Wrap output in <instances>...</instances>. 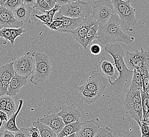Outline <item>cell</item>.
<instances>
[{
    "label": "cell",
    "instance_id": "6da1fadb",
    "mask_svg": "<svg viewBox=\"0 0 149 137\" xmlns=\"http://www.w3.org/2000/svg\"><path fill=\"white\" fill-rule=\"evenodd\" d=\"M104 50L112 56L114 66L118 72V77L113 81L109 80L110 83L109 90L118 94L123 91L127 86H130L133 70L126 66L124 61L125 51L118 43L106 44Z\"/></svg>",
    "mask_w": 149,
    "mask_h": 137
},
{
    "label": "cell",
    "instance_id": "7a4b0ae2",
    "mask_svg": "<svg viewBox=\"0 0 149 137\" xmlns=\"http://www.w3.org/2000/svg\"><path fill=\"white\" fill-rule=\"evenodd\" d=\"M97 40L102 45L115 42L128 45L134 41V38L124 33L120 27L119 17L114 13L105 24L99 27Z\"/></svg>",
    "mask_w": 149,
    "mask_h": 137
},
{
    "label": "cell",
    "instance_id": "3957f363",
    "mask_svg": "<svg viewBox=\"0 0 149 137\" xmlns=\"http://www.w3.org/2000/svg\"><path fill=\"white\" fill-rule=\"evenodd\" d=\"M115 13L120 19L121 29L127 31H132L136 23V10L132 8L130 0H111Z\"/></svg>",
    "mask_w": 149,
    "mask_h": 137
},
{
    "label": "cell",
    "instance_id": "277c9868",
    "mask_svg": "<svg viewBox=\"0 0 149 137\" xmlns=\"http://www.w3.org/2000/svg\"><path fill=\"white\" fill-rule=\"evenodd\" d=\"M35 58V71L32 74L30 81L35 85L44 82L49 78L52 71V63L49 57L39 52H33Z\"/></svg>",
    "mask_w": 149,
    "mask_h": 137
},
{
    "label": "cell",
    "instance_id": "5b68a950",
    "mask_svg": "<svg viewBox=\"0 0 149 137\" xmlns=\"http://www.w3.org/2000/svg\"><path fill=\"white\" fill-rule=\"evenodd\" d=\"M89 2L92 8V16L99 27L105 24L115 13L111 0H97Z\"/></svg>",
    "mask_w": 149,
    "mask_h": 137
},
{
    "label": "cell",
    "instance_id": "8992f818",
    "mask_svg": "<svg viewBox=\"0 0 149 137\" xmlns=\"http://www.w3.org/2000/svg\"><path fill=\"white\" fill-rule=\"evenodd\" d=\"M58 12L60 15L70 18L85 17L92 15V10L88 2L78 1L61 6Z\"/></svg>",
    "mask_w": 149,
    "mask_h": 137
},
{
    "label": "cell",
    "instance_id": "52a82bcc",
    "mask_svg": "<svg viewBox=\"0 0 149 137\" xmlns=\"http://www.w3.org/2000/svg\"><path fill=\"white\" fill-rule=\"evenodd\" d=\"M124 61L126 66L130 70L131 68L136 69L141 67L149 68V52L143 49L136 50L133 52H125Z\"/></svg>",
    "mask_w": 149,
    "mask_h": 137
},
{
    "label": "cell",
    "instance_id": "ba28073f",
    "mask_svg": "<svg viewBox=\"0 0 149 137\" xmlns=\"http://www.w3.org/2000/svg\"><path fill=\"white\" fill-rule=\"evenodd\" d=\"M35 58L33 53L28 52L17 58L13 64L15 72L22 76L28 77L35 71Z\"/></svg>",
    "mask_w": 149,
    "mask_h": 137
},
{
    "label": "cell",
    "instance_id": "9c48e42d",
    "mask_svg": "<svg viewBox=\"0 0 149 137\" xmlns=\"http://www.w3.org/2000/svg\"><path fill=\"white\" fill-rule=\"evenodd\" d=\"M108 82L109 80L106 77L95 70L92 72L83 86L96 92L101 97L106 90Z\"/></svg>",
    "mask_w": 149,
    "mask_h": 137
},
{
    "label": "cell",
    "instance_id": "30bf717a",
    "mask_svg": "<svg viewBox=\"0 0 149 137\" xmlns=\"http://www.w3.org/2000/svg\"><path fill=\"white\" fill-rule=\"evenodd\" d=\"M96 23V21L93 17L92 15H91L88 17H84L79 25L70 33L78 43H79L85 50L86 49L85 42L86 34L88 30Z\"/></svg>",
    "mask_w": 149,
    "mask_h": 137
},
{
    "label": "cell",
    "instance_id": "8fae6325",
    "mask_svg": "<svg viewBox=\"0 0 149 137\" xmlns=\"http://www.w3.org/2000/svg\"><path fill=\"white\" fill-rule=\"evenodd\" d=\"M60 111L57 113L61 118L65 125L79 121L82 114L80 110L74 105H63L60 108Z\"/></svg>",
    "mask_w": 149,
    "mask_h": 137
},
{
    "label": "cell",
    "instance_id": "7c38bea8",
    "mask_svg": "<svg viewBox=\"0 0 149 137\" xmlns=\"http://www.w3.org/2000/svg\"><path fill=\"white\" fill-rule=\"evenodd\" d=\"M24 23L15 18L13 12L0 6V25L6 28H22Z\"/></svg>",
    "mask_w": 149,
    "mask_h": 137
},
{
    "label": "cell",
    "instance_id": "4fadbf2b",
    "mask_svg": "<svg viewBox=\"0 0 149 137\" xmlns=\"http://www.w3.org/2000/svg\"><path fill=\"white\" fill-rule=\"evenodd\" d=\"M100 128V120L97 118L84 121L76 133V137H94Z\"/></svg>",
    "mask_w": 149,
    "mask_h": 137
},
{
    "label": "cell",
    "instance_id": "5bb4252c",
    "mask_svg": "<svg viewBox=\"0 0 149 137\" xmlns=\"http://www.w3.org/2000/svg\"><path fill=\"white\" fill-rule=\"evenodd\" d=\"M55 20L63 21V24L57 29V31L61 33H71L74 30L76 29L79 25L80 22L83 20L84 17L79 18H70L66 17L60 15L58 11L56 14Z\"/></svg>",
    "mask_w": 149,
    "mask_h": 137
},
{
    "label": "cell",
    "instance_id": "9a60e30c",
    "mask_svg": "<svg viewBox=\"0 0 149 137\" xmlns=\"http://www.w3.org/2000/svg\"><path fill=\"white\" fill-rule=\"evenodd\" d=\"M37 120L40 122L49 127L57 135L65 126L63 120L57 113L45 115L42 117L38 118Z\"/></svg>",
    "mask_w": 149,
    "mask_h": 137
},
{
    "label": "cell",
    "instance_id": "2e32d148",
    "mask_svg": "<svg viewBox=\"0 0 149 137\" xmlns=\"http://www.w3.org/2000/svg\"><path fill=\"white\" fill-rule=\"evenodd\" d=\"M96 68V71L103 76L108 77V80H114L116 77V70L114 64L107 59L105 57H104L100 62L95 64Z\"/></svg>",
    "mask_w": 149,
    "mask_h": 137
},
{
    "label": "cell",
    "instance_id": "e0dca14e",
    "mask_svg": "<svg viewBox=\"0 0 149 137\" xmlns=\"http://www.w3.org/2000/svg\"><path fill=\"white\" fill-rule=\"evenodd\" d=\"M28 77L15 73V75L9 81L7 95L15 96L20 92V89L28 83Z\"/></svg>",
    "mask_w": 149,
    "mask_h": 137
},
{
    "label": "cell",
    "instance_id": "ac0fdd59",
    "mask_svg": "<svg viewBox=\"0 0 149 137\" xmlns=\"http://www.w3.org/2000/svg\"><path fill=\"white\" fill-rule=\"evenodd\" d=\"M123 109L127 114L138 123L139 126L143 118V111L141 102L123 103Z\"/></svg>",
    "mask_w": 149,
    "mask_h": 137
},
{
    "label": "cell",
    "instance_id": "d6986e66",
    "mask_svg": "<svg viewBox=\"0 0 149 137\" xmlns=\"http://www.w3.org/2000/svg\"><path fill=\"white\" fill-rule=\"evenodd\" d=\"M77 90L78 92V97L80 100L87 104H90L95 102L100 97L96 92L87 88L83 86H79Z\"/></svg>",
    "mask_w": 149,
    "mask_h": 137
},
{
    "label": "cell",
    "instance_id": "ffe728a7",
    "mask_svg": "<svg viewBox=\"0 0 149 137\" xmlns=\"http://www.w3.org/2000/svg\"><path fill=\"white\" fill-rule=\"evenodd\" d=\"M33 9L22 4L13 11L15 18L24 23H31V13Z\"/></svg>",
    "mask_w": 149,
    "mask_h": 137
},
{
    "label": "cell",
    "instance_id": "44dd1931",
    "mask_svg": "<svg viewBox=\"0 0 149 137\" xmlns=\"http://www.w3.org/2000/svg\"><path fill=\"white\" fill-rule=\"evenodd\" d=\"M18 103H19V105L16 111L15 112V113L9 118L8 121L3 125V126H2V127L4 129L8 130L11 132L17 131L19 130V129L17 128L16 124V119L23 106V100H19Z\"/></svg>",
    "mask_w": 149,
    "mask_h": 137
},
{
    "label": "cell",
    "instance_id": "7402d4cb",
    "mask_svg": "<svg viewBox=\"0 0 149 137\" xmlns=\"http://www.w3.org/2000/svg\"><path fill=\"white\" fill-rule=\"evenodd\" d=\"M60 6H61L57 4H56L55 6L52 9L47 11L42 15H33V16L40 20L43 23V24L49 27L54 20L55 15L59 11V9H60Z\"/></svg>",
    "mask_w": 149,
    "mask_h": 137
},
{
    "label": "cell",
    "instance_id": "603a6c76",
    "mask_svg": "<svg viewBox=\"0 0 149 137\" xmlns=\"http://www.w3.org/2000/svg\"><path fill=\"white\" fill-rule=\"evenodd\" d=\"M82 122L80 121L71 123L66 125L57 135V137L67 136L77 133L80 128Z\"/></svg>",
    "mask_w": 149,
    "mask_h": 137
},
{
    "label": "cell",
    "instance_id": "cb8c5ba5",
    "mask_svg": "<svg viewBox=\"0 0 149 137\" xmlns=\"http://www.w3.org/2000/svg\"><path fill=\"white\" fill-rule=\"evenodd\" d=\"M13 62L6 63L0 67V79L9 81L16 73L13 66Z\"/></svg>",
    "mask_w": 149,
    "mask_h": 137
},
{
    "label": "cell",
    "instance_id": "d4e9b609",
    "mask_svg": "<svg viewBox=\"0 0 149 137\" xmlns=\"http://www.w3.org/2000/svg\"><path fill=\"white\" fill-rule=\"evenodd\" d=\"M32 126L37 128L41 137H57V135L52 129L38 120L33 122Z\"/></svg>",
    "mask_w": 149,
    "mask_h": 137
},
{
    "label": "cell",
    "instance_id": "484cf974",
    "mask_svg": "<svg viewBox=\"0 0 149 137\" xmlns=\"http://www.w3.org/2000/svg\"><path fill=\"white\" fill-rule=\"evenodd\" d=\"M133 73L132 75L131 82L130 84V91L142 90V79L140 74L138 73L136 69L133 68Z\"/></svg>",
    "mask_w": 149,
    "mask_h": 137
},
{
    "label": "cell",
    "instance_id": "4316f807",
    "mask_svg": "<svg viewBox=\"0 0 149 137\" xmlns=\"http://www.w3.org/2000/svg\"><path fill=\"white\" fill-rule=\"evenodd\" d=\"M98 29L99 26L96 22L88 30L85 38V46L86 49H87V46L90 45L94 40L97 39Z\"/></svg>",
    "mask_w": 149,
    "mask_h": 137
},
{
    "label": "cell",
    "instance_id": "83f0119b",
    "mask_svg": "<svg viewBox=\"0 0 149 137\" xmlns=\"http://www.w3.org/2000/svg\"><path fill=\"white\" fill-rule=\"evenodd\" d=\"M141 91H129L123 103L141 102Z\"/></svg>",
    "mask_w": 149,
    "mask_h": 137
},
{
    "label": "cell",
    "instance_id": "f1b7e54d",
    "mask_svg": "<svg viewBox=\"0 0 149 137\" xmlns=\"http://www.w3.org/2000/svg\"><path fill=\"white\" fill-rule=\"evenodd\" d=\"M16 110H17V108H16V105L15 103V100L13 99V98H12V97L9 96L6 109L4 110L6 114H7L8 119L16 111Z\"/></svg>",
    "mask_w": 149,
    "mask_h": 137
},
{
    "label": "cell",
    "instance_id": "f546056e",
    "mask_svg": "<svg viewBox=\"0 0 149 137\" xmlns=\"http://www.w3.org/2000/svg\"><path fill=\"white\" fill-rule=\"evenodd\" d=\"M141 103L143 111V117L147 112H149V93L144 92L142 90L141 91Z\"/></svg>",
    "mask_w": 149,
    "mask_h": 137
},
{
    "label": "cell",
    "instance_id": "4dcf8cb0",
    "mask_svg": "<svg viewBox=\"0 0 149 137\" xmlns=\"http://www.w3.org/2000/svg\"><path fill=\"white\" fill-rule=\"evenodd\" d=\"M23 4L22 0H7L1 6L11 11H15V9Z\"/></svg>",
    "mask_w": 149,
    "mask_h": 137
},
{
    "label": "cell",
    "instance_id": "1f68e13d",
    "mask_svg": "<svg viewBox=\"0 0 149 137\" xmlns=\"http://www.w3.org/2000/svg\"><path fill=\"white\" fill-rule=\"evenodd\" d=\"M33 9L37 10L41 13H44L47 11L50 10L51 8L48 3L44 0H36L35 6H33Z\"/></svg>",
    "mask_w": 149,
    "mask_h": 137
},
{
    "label": "cell",
    "instance_id": "d6a6232c",
    "mask_svg": "<svg viewBox=\"0 0 149 137\" xmlns=\"http://www.w3.org/2000/svg\"><path fill=\"white\" fill-rule=\"evenodd\" d=\"M94 137H114L112 129L107 127L100 128Z\"/></svg>",
    "mask_w": 149,
    "mask_h": 137
},
{
    "label": "cell",
    "instance_id": "836d02e7",
    "mask_svg": "<svg viewBox=\"0 0 149 137\" xmlns=\"http://www.w3.org/2000/svg\"><path fill=\"white\" fill-rule=\"evenodd\" d=\"M0 37L6 41H9L11 44L15 43V41L12 39L10 28H3L0 30Z\"/></svg>",
    "mask_w": 149,
    "mask_h": 137
},
{
    "label": "cell",
    "instance_id": "e575fe53",
    "mask_svg": "<svg viewBox=\"0 0 149 137\" xmlns=\"http://www.w3.org/2000/svg\"><path fill=\"white\" fill-rule=\"evenodd\" d=\"M10 32H11L12 39L15 42L16 38H17L18 37L21 36V35H22V34L26 33V30L22 29V28H10Z\"/></svg>",
    "mask_w": 149,
    "mask_h": 137
},
{
    "label": "cell",
    "instance_id": "d590c367",
    "mask_svg": "<svg viewBox=\"0 0 149 137\" xmlns=\"http://www.w3.org/2000/svg\"><path fill=\"white\" fill-rule=\"evenodd\" d=\"M9 83V81L0 79V97L7 94Z\"/></svg>",
    "mask_w": 149,
    "mask_h": 137
},
{
    "label": "cell",
    "instance_id": "8d00e7d4",
    "mask_svg": "<svg viewBox=\"0 0 149 137\" xmlns=\"http://www.w3.org/2000/svg\"><path fill=\"white\" fill-rule=\"evenodd\" d=\"M89 51L91 54L94 55H97L100 54L102 51V48L100 44H94L91 46Z\"/></svg>",
    "mask_w": 149,
    "mask_h": 137
},
{
    "label": "cell",
    "instance_id": "74e56055",
    "mask_svg": "<svg viewBox=\"0 0 149 137\" xmlns=\"http://www.w3.org/2000/svg\"><path fill=\"white\" fill-rule=\"evenodd\" d=\"M149 122L142 121L141 122L140 128L141 134H149Z\"/></svg>",
    "mask_w": 149,
    "mask_h": 137
},
{
    "label": "cell",
    "instance_id": "f35d334b",
    "mask_svg": "<svg viewBox=\"0 0 149 137\" xmlns=\"http://www.w3.org/2000/svg\"><path fill=\"white\" fill-rule=\"evenodd\" d=\"M141 79L142 83V91L145 93H149V75L142 77Z\"/></svg>",
    "mask_w": 149,
    "mask_h": 137
},
{
    "label": "cell",
    "instance_id": "ab89813d",
    "mask_svg": "<svg viewBox=\"0 0 149 137\" xmlns=\"http://www.w3.org/2000/svg\"><path fill=\"white\" fill-rule=\"evenodd\" d=\"M29 134L28 129L21 128L17 131L15 132L14 137H28Z\"/></svg>",
    "mask_w": 149,
    "mask_h": 137
},
{
    "label": "cell",
    "instance_id": "60d3db41",
    "mask_svg": "<svg viewBox=\"0 0 149 137\" xmlns=\"http://www.w3.org/2000/svg\"><path fill=\"white\" fill-rule=\"evenodd\" d=\"M63 21L61 20H53V21L52 22L48 28L52 31H56L57 29L63 24Z\"/></svg>",
    "mask_w": 149,
    "mask_h": 137
},
{
    "label": "cell",
    "instance_id": "b9f144b4",
    "mask_svg": "<svg viewBox=\"0 0 149 137\" xmlns=\"http://www.w3.org/2000/svg\"><path fill=\"white\" fill-rule=\"evenodd\" d=\"M9 96L4 95L0 97V110L4 111Z\"/></svg>",
    "mask_w": 149,
    "mask_h": 137
},
{
    "label": "cell",
    "instance_id": "7bdbcfd3",
    "mask_svg": "<svg viewBox=\"0 0 149 137\" xmlns=\"http://www.w3.org/2000/svg\"><path fill=\"white\" fill-rule=\"evenodd\" d=\"M28 129L29 135L31 136V137H41L39 130L38 129L37 127L32 126L29 128H28Z\"/></svg>",
    "mask_w": 149,
    "mask_h": 137
},
{
    "label": "cell",
    "instance_id": "ee69618b",
    "mask_svg": "<svg viewBox=\"0 0 149 137\" xmlns=\"http://www.w3.org/2000/svg\"><path fill=\"white\" fill-rule=\"evenodd\" d=\"M8 118L6 112L0 110V122L2 125V126L8 121Z\"/></svg>",
    "mask_w": 149,
    "mask_h": 137
},
{
    "label": "cell",
    "instance_id": "f6af8a7d",
    "mask_svg": "<svg viewBox=\"0 0 149 137\" xmlns=\"http://www.w3.org/2000/svg\"><path fill=\"white\" fill-rule=\"evenodd\" d=\"M79 0H56V4L60 6H65L69 3H72Z\"/></svg>",
    "mask_w": 149,
    "mask_h": 137
},
{
    "label": "cell",
    "instance_id": "bcb514c9",
    "mask_svg": "<svg viewBox=\"0 0 149 137\" xmlns=\"http://www.w3.org/2000/svg\"><path fill=\"white\" fill-rule=\"evenodd\" d=\"M22 1L23 4L33 9V6H35L36 0H22Z\"/></svg>",
    "mask_w": 149,
    "mask_h": 137
},
{
    "label": "cell",
    "instance_id": "7dc6e473",
    "mask_svg": "<svg viewBox=\"0 0 149 137\" xmlns=\"http://www.w3.org/2000/svg\"><path fill=\"white\" fill-rule=\"evenodd\" d=\"M0 137H14V134H12L11 131L4 129L2 134L0 136Z\"/></svg>",
    "mask_w": 149,
    "mask_h": 137
},
{
    "label": "cell",
    "instance_id": "c3c4849f",
    "mask_svg": "<svg viewBox=\"0 0 149 137\" xmlns=\"http://www.w3.org/2000/svg\"><path fill=\"white\" fill-rule=\"evenodd\" d=\"M44 1H46V2L48 3V4L49 5L51 9H52L56 4V0H44Z\"/></svg>",
    "mask_w": 149,
    "mask_h": 137
},
{
    "label": "cell",
    "instance_id": "681fc988",
    "mask_svg": "<svg viewBox=\"0 0 149 137\" xmlns=\"http://www.w3.org/2000/svg\"><path fill=\"white\" fill-rule=\"evenodd\" d=\"M2 28H3V27L0 25V30L2 29ZM6 43H7V41L6 40H4V39H3L2 38L0 37V46L3 45V44H6Z\"/></svg>",
    "mask_w": 149,
    "mask_h": 137
},
{
    "label": "cell",
    "instance_id": "f907efd6",
    "mask_svg": "<svg viewBox=\"0 0 149 137\" xmlns=\"http://www.w3.org/2000/svg\"><path fill=\"white\" fill-rule=\"evenodd\" d=\"M2 125L1 123V122H0V136L2 134L3 130H4V129L2 127Z\"/></svg>",
    "mask_w": 149,
    "mask_h": 137
},
{
    "label": "cell",
    "instance_id": "816d5d0a",
    "mask_svg": "<svg viewBox=\"0 0 149 137\" xmlns=\"http://www.w3.org/2000/svg\"><path fill=\"white\" fill-rule=\"evenodd\" d=\"M76 137V133L74 134H71V135H69V136H65V137Z\"/></svg>",
    "mask_w": 149,
    "mask_h": 137
},
{
    "label": "cell",
    "instance_id": "f5cc1de1",
    "mask_svg": "<svg viewBox=\"0 0 149 137\" xmlns=\"http://www.w3.org/2000/svg\"><path fill=\"white\" fill-rule=\"evenodd\" d=\"M7 0H0V6L2 5L3 3H5Z\"/></svg>",
    "mask_w": 149,
    "mask_h": 137
},
{
    "label": "cell",
    "instance_id": "db71d44e",
    "mask_svg": "<svg viewBox=\"0 0 149 137\" xmlns=\"http://www.w3.org/2000/svg\"><path fill=\"white\" fill-rule=\"evenodd\" d=\"M141 137H149V134H146V135L141 134Z\"/></svg>",
    "mask_w": 149,
    "mask_h": 137
},
{
    "label": "cell",
    "instance_id": "11a10c76",
    "mask_svg": "<svg viewBox=\"0 0 149 137\" xmlns=\"http://www.w3.org/2000/svg\"><path fill=\"white\" fill-rule=\"evenodd\" d=\"M97 1V0H89V1Z\"/></svg>",
    "mask_w": 149,
    "mask_h": 137
},
{
    "label": "cell",
    "instance_id": "9f6ffc18",
    "mask_svg": "<svg viewBox=\"0 0 149 137\" xmlns=\"http://www.w3.org/2000/svg\"><path fill=\"white\" fill-rule=\"evenodd\" d=\"M28 137H31V136H30V135L29 134V136H28Z\"/></svg>",
    "mask_w": 149,
    "mask_h": 137
}]
</instances>
